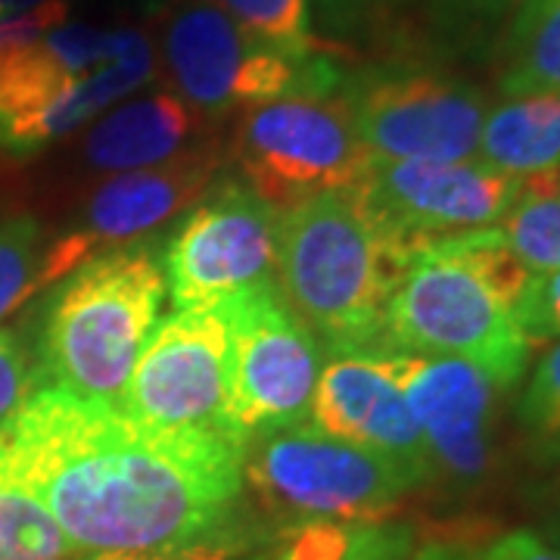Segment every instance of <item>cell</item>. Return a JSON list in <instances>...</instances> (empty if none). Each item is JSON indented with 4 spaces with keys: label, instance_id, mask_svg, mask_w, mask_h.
<instances>
[{
    "label": "cell",
    "instance_id": "1",
    "mask_svg": "<svg viewBox=\"0 0 560 560\" xmlns=\"http://www.w3.org/2000/svg\"><path fill=\"white\" fill-rule=\"evenodd\" d=\"M246 442L172 430L121 405L35 386L0 423V477L57 523L72 560L224 555L237 541Z\"/></svg>",
    "mask_w": 560,
    "mask_h": 560
},
{
    "label": "cell",
    "instance_id": "2",
    "mask_svg": "<svg viewBox=\"0 0 560 560\" xmlns=\"http://www.w3.org/2000/svg\"><path fill=\"white\" fill-rule=\"evenodd\" d=\"M526 280L501 228L420 243L386 308V349L467 361L504 393L533 349L517 320Z\"/></svg>",
    "mask_w": 560,
    "mask_h": 560
},
{
    "label": "cell",
    "instance_id": "3",
    "mask_svg": "<svg viewBox=\"0 0 560 560\" xmlns=\"http://www.w3.org/2000/svg\"><path fill=\"white\" fill-rule=\"evenodd\" d=\"M408 253L352 190L320 194L280 215L275 283L320 346L386 349V308Z\"/></svg>",
    "mask_w": 560,
    "mask_h": 560
},
{
    "label": "cell",
    "instance_id": "4",
    "mask_svg": "<svg viewBox=\"0 0 560 560\" xmlns=\"http://www.w3.org/2000/svg\"><path fill=\"white\" fill-rule=\"evenodd\" d=\"M165 300L162 261L143 246L101 253L66 275L47 305L38 386L121 405Z\"/></svg>",
    "mask_w": 560,
    "mask_h": 560
},
{
    "label": "cell",
    "instance_id": "5",
    "mask_svg": "<svg viewBox=\"0 0 560 560\" xmlns=\"http://www.w3.org/2000/svg\"><path fill=\"white\" fill-rule=\"evenodd\" d=\"M156 57L135 28L62 22L0 50V150L32 156L153 79Z\"/></svg>",
    "mask_w": 560,
    "mask_h": 560
},
{
    "label": "cell",
    "instance_id": "6",
    "mask_svg": "<svg viewBox=\"0 0 560 560\" xmlns=\"http://www.w3.org/2000/svg\"><path fill=\"white\" fill-rule=\"evenodd\" d=\"M243 486L280 526L312 521H393L418 486L383 455L300 423L246 448Z\"/></svg>",
    "mask_w": 560,
    "mask_h": 560
},
{
    "label": "cell",
    "instance_id": "7",
    "mask_svg": "<svg viewBox=\"0 0 560 560\" xmlns=\"http://www.w3.org/2000/svg\"><path fill=\"white\" fill-rule=\"evenodd\" d=\"M241 180L278 215L320 194L352 190L374 156L337 94H287L243 109L231 140Z\"/></svg>",
    "mask_w": 560,
    "mask_h": 560
},
{
    "label": "cell",
    "instance_id": "8",
    "mask_svg": "<svg viewBox=\"0 0 560 560\" xmlns=\"http://www.w3.org/2000/svg\"><path fill=\"white\" fill-rule=\"evenodd\" d=\"M162 50L180 101L212 121L287 94H337L346 75L330 57L293 60L249 40L219 0L175 7Z\"/></svg>",
    "mask_w": 560,
    "mask_h": 560
},
{
    "label": "cell",
    "instance_id": "9",
    "mask_svg": "<svg viewBox=\"0 0 560 560\" xmlns=\"http://www.w3.org/2000/svg\"><path fill=\"white\" fill-rule=\"evenodd\" d=\"M340 97L374 160H474L489 109L470 81L408 62L346 72Z\"/></svg>",
    "mask_w": 560,
    "mask_h": 560
},
{
    "label": "cell",
    "instance_id": "10",
    "mask_svg": "<svg viewBox=\"0 0 560 560\" xmlns=\"http://www.w3.org/2000/svg\"><path fill=\"white\" fill-rule=\"evenodd\" d=\"M231 352V302L172 312L153 327L143 346L121 408L153 427L219 430L237 436L228 420Z\"/></svg>",
    "mask_w": 560,
    "mask_h": 560
},
{
    "label": "cell",
    "instance_id": "11",
    "mask_svg": "<svg viewBox=\"0 0 560 560\" xmlns=\"http://www.w3.org/2000/svg\"><path fill=\"white\" fill-rule=\"evenodd\" d=\"M231 430L246 442L308 423L320 342L280 296L278 283L231 300Z\"/></svg>",
    "mask_w": 560,
    "mask_h": 560
},
{
    "label": "cell",
    "instance_id": "12",
    "mask_svg": "<svg viewBox=\"0 0 560 560\" xmlns=\"http://www.w3.org/2000/svg\"><path fill=\"white\" fill-rule=\"evenodd\" d=\"M280 215L241 178L221 180L165 246V293L178 308H202L271 287Z\"/></svg>",
    "mask_w": 560,
    "mask_h": 560
},
{
    "label": "cell",
    "instance_id": "13",
    "mask_svg": "<svg viewBox=\"0 0 560 560\" xmlns=\"http://www.w3.org/2000/svg\"><path fill=\"white\" fill-rule=\"evenodd\" d=\"M523 180L477 156L455 162L374 160L352 194L401 246L495 228L521 200Z\"/></svg>",
    "mask_w": 560,
    "mask_h": 560
},
{
    "label": "cell",
    "instance_id": "14",
    "mask_svg": "<svg viewBox=\"0 0 560 560\" xmlns=\"http://www.w3.org/2000/svg\"><path fill=\"white\" fill-rule=\"evenodd\" d=\"M393 361L423 436L430 486H442L452 495L477 492L492 474L501 389L480 368L460 359L393 349Z\"/></svg>",
    "mask_w": 560,
    "mask_h": 560
},
{
    "label": "cell",
    "instance_id": "15",
    "mask_svg": "<svg viewBox=\"0 0 560 560\" xmlns=\"http://www.w3.org/2000/svg\"><path fill=\"white\" fill-rule=\"evenodd\" d=\"M308 427L389 458L418 489L430 486L427 448L401 393L393 349H346L320 364Z\"/></svg>",
    "mask_w": 560,
    "mask_h": 560
},
{
    "label": "cell",
    "instance_id": "16",
    "mask_svg": "<svg viewBox=\"0 0 560 560\" xmlns=\"http://www.w3.org/2000/svg\"><path fill=\"white\" fill-rule=\"evenodd\" d=\"M219 150L212 143H197L162 165L103 180L84 206L81 234L94 249L143 241L187 206L202 200L219 172Z\"/></svg>",
    "mask_w": 560,
    "mask_h": 560
},
{
    "label": "cell",
    "instance_id": "17",
    "mask_svg": "<svg viewBox=\"0 0 560 560\" xmlns=\"http://www.w3.org/2000/svg\"><path fill=\"white\" fill-rule=\"evenodd\" d=\"M200 116L178 94L156 91L125 103L88 135L84 156L103 172H138L187 150Z\"/></svg>",
    "mask_w": 560,
    "mask_h": 560
},
{
    "label": "cell",
    "instance_id": "18",
    "mask_svg": "<svg viewBox=\"0 0 560 560\" xmlns=\"http://www.w3.org/2000/svg\"><path fill=\"white\" fill-rule=\"evenodd\" d=\"M477 160L511 178L533 180L560 172V94H508L486 109Z\"/></svg>",
    "mask_w": 560,
    "mask_h": 560
},
{
    "label": "cell",
    "instance_id": "19",
    "mask_svg": "<svg viewBox=\"0 0 560 560\" xmlns=\"http://www.w3.org/2000/svg\"><path fill=\"white\" fill-rule=\"evenodd\" d=\"M408 548L396 521H312L280 526L268 560H401Z\"/></svg>",
    "mask_w": 560,
    "mask_h": 560
},
{
    "label": "cell",
    "instance_id": "20",
    "mask_svg": "<svg viewBox=\"0 0 560 560\" xmlns=\"http://www.w3.org/2000/svg\"><path fill=\"white\" fill-rule=\"evenodd\" d=\"M501 94H560V0H521L511 13L501 60Z\"/></svg>",
    "mask_w": 560,
    "mask_h": 560
},
{
    "label": "cell",
    "instance_id": "21",
    "mask_svg": "<svg viewBox=\"0 0 560 560\" xmlns=\"http://www.w3.org/2000/svg\"><path fill=\"white\" fill-rule=\"evenodd\" d=\"M501 234L529 275L560 268V178L523 180L521 200L504 215Z\"/></svg>",
    "mask_w": 560,
    "mask_h": 560
},
{
    "label": "cell",
    "instance_id": "22",
    "mask_svg": "<svg viewBox=\"0 0 560 560\" xmlns=\"http://www.w3.org/2000/svg\"><path fill=\"white\" fill-rule=\"evenodd\" d=\"M0 560H72L40 501L7 477H0Z\"/></svg>",
    "mask_w": 560,
    "mask_h": 560
},
{
    "label": "cell",
    "instance_id": "23",
    "mask_svg": "<svg viewBox=\"0 0 560 560\" xmlns=\"http://www.w3.org/2000/svg\"><path fill=\"white\" fill-rule=\"evenodd\" d=\"M241 32L261 47L305 60L315 54L308 0H219Z\"/></svg>",
    "mask_w": 560,
    "mask_h": 560
},
{
    "label": "cell",
    "instance_id": "24",
    "mask_svg": "<svg viewBox=\"0 0 560 560\" xmlns=\"http://www.w3.org/2000/svg\"><path fill=\"white\" fill-rule=\"evenodd\" d=\"M47 249L50 246H44L35 219H0V320L13 315L32 293L44 290Z\"/></svg>",
    "mask_w": 560,
    "mask_h": 560
},
{
    "label": "cell",
    "instance_id": "25",
    "mask_svg": "<svg viewBox=\"0 0 560 560\" xmlns=\"http://www.w3.org/2000/svg\"><path fill=\"white\" fill-rule=\"evenodd\" d=\"M517 415L533 440L548 452H560V340L536 364Z\"/></svg>",
    "mask_w": 560,
    "mask_h": 560
},
{
    "label": "cell",
    "instance_id": "26",
    "mask_svg": "<svg viewBox=\"0 0 560 560\" xmlns=\"http://www.w3.org/2000/svg\"><path fill=\"white\" fill-rule=\"evenodd\" d=\"M517 320L529 346L560 340V268L529 275L517 300Z\"/></svg>",
    "mask_w": 560,
    "mask_h": 560
},
{
    "label": "cell",
    "instance_id": "27",
    "mask_svg": "<svg viewBox=\"0 0 560 560\" xmlns=\"http://www.w3.org/2000/svg\"><path fill=\"white\" fill-rule=\"evenodd\" d=\"M38 386V371L16 330H0V423L20 411V405Z\"/></svg>",
    "mask_w": 560,
    "mask_h": 560
},
{
    "label": "cell",
    "instance_id": "28",
    "mask_svg": "<svg viewBox=\"0 0 560 560\" xmlns=\"http://www.w3.org/2000/svg\"><path fill=\"white\" fill-rule=\"evenodd\" d=\"M521 0H430L433 13L452 25H489L514 13Z\"/></svg>",
    "mask_w": 560,
    "mask_h": 560
},
{
    "label": "cell",
    "instance_id": "29",
    "mask_svg": "<svg viewBox=\"0 0 560 560\" xmlns=\"http://www.w3.org/2000/svg\"><path fill=\"white\" fill-rule=\"evenodd\" d=\"M480 560H560V548L529 529H514L489 541Z\"/></svg>",
    "mask_w": 560,
    "mask_h": 560
},
{
    "label": "cell",
    "instance_id": "30",
    "mask_svg": "<svg viewBox=\"0 0 560 560\" xmlns=\"http://www.w3.org/2000/svg\"><path fill=\"white\" fill-rule=\"evenodd\" d=\"M541 517H545V529H548L551 541L560 548V464L555 480L545 489V514Z\"/></svg>",
    "mask_w": 560,
    "mask_h": 560
},
{
    "label": "cell",
    "instance_id": "31",
    "mask_svg": "<svg viewBox=\"0 0 560 560\" xmlns=\"http://www.w3.org/2000/svg\"><path fill=\"white\" fill-rule=\"evenodd\" d=\"M79 560H224V555H94Z\"/></svg>",
    "mask_w": 560,
    "mask_h": 560
},
{
    "label": "cell",
    "instance_id": "32",
    "mask_svg": "<svg viewBox=\"0 0 560 560\" xmlns=\"http://www.w3.org/2000/svg\"><path fill=\"white\" fill-rule=\"evenodd\" d=\"M415 560H467L455 548H445V545H427L423 551H418Z\"/></svg>",
    "mask_w": 560,
    "mask_h": 560
},
{
    "label": "cell",
    "instance_id": "33",
    "mask_svg": "<svg viewBox=\"0 0 560 560\" xmlns=\"http://www.w3.org/2000/svg\"><path fill=\"white\" fill-rule=\"evenodd\" d=\"M44 0H0V20L3 16H16V13H25L32 7H38Z\"/></svg>",
    "mask_w": 560,
    "mask_h": 560
},
{
    "label": "cell",
    "instance_id": "34",
    "mask_svg": "<svg viewBox=\"0 0 560 560\" xmlns=\"http://www.w3.org/2000/svg\"><path fill=\"white\" fill-rule=\"evenodd\" d=\"M327 3H330V0H324V7H327ZM334 3L340 7V3H355V0H334Z\"/></svg>",
    "mask_w": 560,
    "mask_h": 560
}]
</instances>
